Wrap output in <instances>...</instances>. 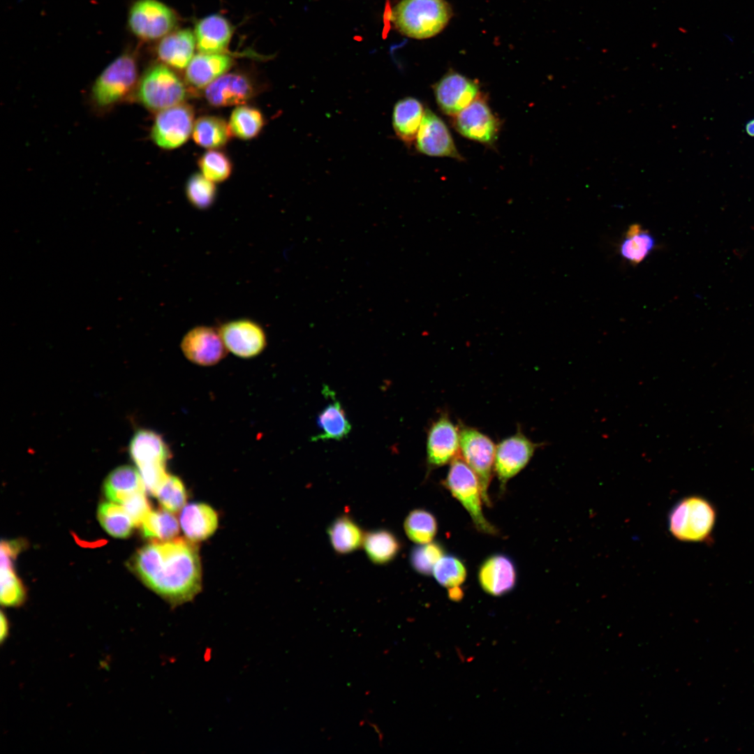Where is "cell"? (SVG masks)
<instances>
[{
    "mask_svg": "<svg viewBox=\"0 0 754 754\" xmlns=\"http://www.w3.org/2000/svg\"><path fill=\"white\" fill-rule=\"evenodd\" d=\"M133 567L147 586L172 607L191 601L201 589V565L195 542L155 541L140 549Z\"/></svg>",
    "mask_w": 754,
    "mask_h": 754,
    "instance_id": "1",
    "label": "cell"
},
{
    "mask_svg": "<svg viewBox=\"0 0 754 754\" xmlns=\"http://www.w3.org/2000/svg\"><path fill=\"white\" fill-rule=\"evenodd\" d=\"M445 0H401L392 9L391 20L402 34L416 39L440 33L452 17Z\"/></svg>",
    "mask_w": 754,
    "mask_h": 754,
    "instance_id": "2",
    "label": "cell"
},
{
    "mask_svg": "<svg viewBox=\"0 0 754 754\" xmlns=\"http://www.w3.org/2000/svg\"><path fill=\"white\" fill-rule=\"evenodd\" d=\"M717 518L714 505L698 495L684 497L671 509L668 528L677 540L688 542H709Z\"/></svg>",
    "mask_w": 754,
    "mask_h": 754,
    "instance_id": "3",
    "label": "cell"
},
{
    "mask_svg": "<svg viewBox=\"0 0 754 754\" xmlns=\"http://www.w3.org/2000/svg\"><path fill=\"white\" fill-rule=\"evenodd\" d=\"M138 77V61L134 53L122 52L96 77L91 89L92 101L99 108H111L136 90Z\"/></svg>",
    "mask_w": 754,
    "mask_h": 754,
    "instance_id": "4",
    "label": "cell"
},
{
    "mask_svg": "<svg viewBox=\"0 0 754 754\" xmlns=\"http://www.w3.org/2000/svg\"><path fill=\"white\" fill-rule=\"evenodd\" d=\"M135 96L146 108L160 112L183 103L186 97V89L170 68L165 64H156L149 68L140 77Z\"/></svg>",
    "mask_w": 754,
    "mask_h": 754,
    "instance_id": "5",
    "label": "cell"
},
{
    "mask_svg": "<svg viewBox=\"0 0 754 754\" xmlns=\"http://www.w3.org/2000/svg\"><path fill=\"white\" fill-rule=\"evenodd\" d=\"M444 483L452 496L466 510L479 531L496 534V529L487 520L482 512L483 499L478 478L459 455L450 462Z\"/></svg>",
    "mask_w": 754,
    "mask_h": 754,
    "instance_id": "6",
    "label": "cell"
},
{
    "mask_svg": "<svg viewBox=\"0 0 754 754\" xmlns=\"http://www.w3.org/2000/svg\"><path fill=\"white\" fill-rule=\"evenodd\" d=\"M459 428V455L477 475L482 490L483 502L489 505L488 488L491 482L496 448L494 441L486 434L462 423Z\"/></svg>",
    "mask_w": 754,
    "mask_h": 754,
    "instance_id": "7",
    "label": "cell"
},
{
    "mask_svg": "<svg viewBox=\"0 0 754 754\" xmlns=\"http://www.w3.org/2000/svg\"><path fill=\"white\" fill-rule=\"evenodd\" d=\"M177 22L173 10L158 0H136L127 17L130 31L143 40L163 38L171 33Z\"/></svg>",
    "mask_w": 754,
    "mask_h": 754,
    "instance_id": "8",
    "label": "cell"
},
{
    "mask_svg": "<svg viewBox=\"0 0 754 754\" xmlns=\"http://www.w3.org/2000/svg\"><path fill=\"white\" fill-rule=\"evenodd\" d=\"M193 110L184 103L161 110L155 118L151 138L161 148L173 149L184 145L193 128Z\"/></svg>",
    "mask_w": 754,
    "mask_h": 754,
    "instance_id": "9",
    "label": "cell"
},
{
    "mask_svg": "<svg viewBox=\"0 0 754 754\" xmlns=\"http://www.w3.org/2000/svg\"><path fill=\"white\" fill-rule=\"evenodd\" d=\"M542 445L532 441L520 429L500 441L496 448L494 470L501 486L519 473Z\"/></svg>",
    "mask_w": 754,
    "mask_h": 754,
    "instance_id": "10",
    "label": "cell"
},
{
    "mask_svg": "<svg viewBox=\"0 0 754 754\" xmlns=\"http://www.w3.org/2000/svg\"><path fill=\"white\" fill-rule=\"evenodd\" d=\"M454 126L464 137L487 145L497 139L500 128L498 119L479 96L454 116Z\"/></svg>",
    "mask_w": 754,
    "mask_h": 754,
    "instance_id": "11",
    "label": "cell"
},
{
    "mask_svg": "<svg viewBox=\"0 0 754 754\" xmlns=\"http://www.w3.org/2000/svg\"><path fill=\"white\" fill-rule=\"evenodd\" d=\"M429 468L450 463L459 452V428L444 413L430 425L426 443Z\"/></svg>",
    "mask_w": 754,
    "mask_h": 754,
    "instance_id": "12",
    "label": "cell"
},
{
    "mask_svg": "<svg viewBox=\"0 0 754 754\" xmlns=\"http://www.w3.org/2000/svg\"><path fill=\"white\" fill-rule=\"evenodd\" d=\"M434 91L441 110L454 117L478 96L479 86L475 80L452 71L434 84Z\"/></svg>",
    "mask_w": 754,
    "mask_h": 754,
    "instance_id": "13",
    "label": "cell"
},
{
    "mask_svg": "<svg viewBox=\"0 0 754 754\" xmlns=\"http://www.w3.org/2000/svg\"><path fill=\"white\" fill-rule=\"evenodd\" d=\"M181 349L189 361L200 366L216 364L227 353L219 330L208 326L189 330L182 340Z\"/></svg>",
    "mask_w": 754,
    "mask_h": 754,
    "instance_id": "14",
    "label": "cell"
},
{
    "mask_svg": "<svg viewBox=\"0 0 754 754\" xmlns=\"http://www.w3.org/2000/svg\"><path fill=\"white\" fill-rule=\"evenodd\" d=\"M219 330L227 350L239 357H256L267 344L262 327L249 319L230 321L221 325Z\"/></svg>",
    "mask_w": 754,
    "mask_h": 754,
    "instance_id": "15",
    "label": "cell"
},
{
    "mask_svg": "<svg viewBox=\"0 0 754 754\" xmlns=\"http://www.w3.org/2000/svg\"><path fill=\"white\" fill-rule=\"evenodd\" d=\"M415 146L418 151L427 156L463 159L445 122L429 109L424 112Z\"/></svg>",
    "mask_w": 754,
    "mask_h": 754,
    "instance_id": "16",
    "label": "cell"
},
{
    "mask_svg": "<svg viewBox=\"0 0 754 754\" xmlns=\"http://www.w3.org/2000/svg\"><path fill=\"white\" fill-rule=\"evenodd\" d=\"M254 94L251 80L237 73H225L205 90L207 102L215 107L240 105L249 100Z\"/></svg>",
    "mask_w": 754,
    "mask_h": 754,
    "instance_id": "17",
    "label": "cell"
},
{
    "mask_svg": "<svg viewBox=\"0 0 754 754\" xmlns=\"http://www.w3.org/2000/svg\"><path fill=\"white\" fill-rule=\"evenodd\" d=\"M478 580L482 589L494 596H502L515 586L516 570L512 561L503 554L487 558L481 565Z\"/></svg>",
    "mask_w": 754,
    "mask_h": 754,
    "instance_id": "18",
    "label": "cell"
},
{
    "mask_svg": "<svg viewBox=\"0 0 754 754\" xmlns=\"http://www.w3.org/2000/svg\"><path fill=\"white\" fill-rule=\"evenodd\" d=\"M194 34L200 52L223 53L232 38V28L226 18L212 14L197 22Z\"/></svg>",
    "mask_w": 754,
    "mask_h": 754,
    "instance_id": "19",
    "label": "cell"
},
{
    "mask_svg": "<svg viewBox=\"0 0 754 754\" xmlns=\"http://www.w3.org/2000/svg\"><path fill=\"white\" fill-rule=\"evenodd\" d=\"M232 58L224 53H202L193 56L186 70V80L201 89L225 74L232 66Z\"/></svg>",
    "mask_w": 754,
    "mask_h": 754,
    "instance_id": "20",
    "label": "cell"
},
{
    "mask_svg": "<svg viewBox=\"0 0 754 754\" xmlns=\"http://www.w3.org/2000/svg\"><path fill=\"white\" fill-rule=\"evenodd\" d=\"M131 457L138 468L154 464L166 465L171 454L162 436L148 429H140L129 444Z\"/></svg>",
    "mask_w": 754,
    "mask_h": 754,
    "instance_id": "21",
    "label": "cell"
},
{
    "mask_svg": "<svg viewBox=\"0 0 754 754\" xmlns=\"http://www.w3.org/2000/svg\"><path fill=\"white\" fill-rule=\"evenodd\" d=\"M196 40L189 29L171 32L161 38L156 53L165 65L182 69L186 68L193 57Z\"/></svg>",
    "mask_w": 754,
    "mask_h": 754,
    "instance_id": "22",
    "label": "cell"
},
{
    "mask_svg": "<svg viewBox=\"0 0 754 754\" xmlns=\"http://www.w3.org/2000/svg\"><path fill=\"white\" fill-rule=\"evenodd\" d=\"M179 521L184 535L193 542L208 538L218 526L217 513L205 503H191L184 507Z\"/></svg>",
    "mask_w": 754,
    "mask_h": 754,
    "instance_id": "23",
    "label": "cell"
},
{
    "mask_svg": "<svg viewBox=\"0 0 754 754\" xmlns=\"http://www.w3.org/2000/svg\"><path fill=\"white\" fill-rule=\"evenodd\" d=\"M425 110L422 103L413 97H405L395 104L392 126L396 135L410 145L416 138Z\"/></svg>",
    "mask_w": 754,
    "mask_h": 754,
    "instance_id": "24",
    "label": "cell"
},
{
    "mask_svg": "<svg viewBox=\"0 0 754 754\" xmlns=\"http://www.w3.org/2000/svg\"><path fill=\"white\" fill-rule=\"evenodd\" d=\"M103 487L106 497L119 504L137 492L146 491L138 469L127 465L113 470L106 478Z\"/></svg>",
    "mask_w": 754,
    "mask_h": 754,
    "instance_id": "25",
    "label": "cell"
},
{
    "mask_svg": "<svg viewBox=\"0 0 754 754\" xmlns=\"http://www.w3.org/2000/svg\"><path fill=\"white\" fill-rule=\"evenodd\" d=\"M330 544L339 554H346L357 550L362 545L364 534L362 528L348 515L337 517L328 526Z\"/></svg>",
    "mask_w": 754,
    "mask_h": 754,
    "instance_id": "26",
    "label": "cell"
},
{
    "mask_svg": "<svg viewBox=\"0 0 754 754\" xmlns=\"http://www.w3.org/2000/svg\"><path fill=\"white\" fill-rule=\"evenodd\" d=\"M317 425L320 432L311 437L312 441L336 440L346 438L351 430V424L339 401L328 404L318 415Z\"/></svg>",
    "mask_w": 754,
    "mask_h": 754,
    "instance_id": "27",
    "label": "cell"
},
{
    "mask_svg": "<svg viewBox=\"0 0 754 754\" xmlns=\"http://www.w3.org/2000/svg\"><path fill=\"white\" fill-rule=\"evenodd\" d=\"M362 546L369 560L377 565L391 562L397 557L401 548L397 536L385 528L366 533Z\"/></svg>",
    "mask_w": 754,
    "mask_h": 754,
    "instance_id": "28",
    "label": "cell"
},
{
    "mask_svg": "<svg viewBox=\"0 0 754 754\" xmlns=\"http://www.w3.org/2000/svg\"><path fill=\"white\" fill-rule=\"evenodd\" d=\"M232 133L229 124L223 119L214 116L200 117L194 124L192 136L199 146L216 149L225 145Z\"/></svg>",
    "mask_w": 754,
    "mask_h": 754,
    "instance_id": "29",
    "label": "cell"
},
{
    "mask_svg": "<svg viewBox=\"0 0 754 754\" xmlns=\"http://www.w3.org/2000/svg\"><path fill=\"white\" fill-rule=\"evenodd\" d=\"M656 246L653 236L639 224L631 225L620 244V254L633 264L642 263Z\"/></svg>",
    "mask_w": 754,
    "mask_h": 754,
    "instance_id": "30",
    "label": "cell"
},
{
    "mask_svg": "<svg viewBox=\"0 0 754 754\" xmlns=\"http://www.w3.org/2000/svg\"><path fill=\"white\" fill-rule=\"evenodd\" d=\"M140 526L143 535L156 541L172 540L179 531V523L175 517L172 512L163 508L151 510Z\"/></svg>",
    "mask_w": 754,
    "mask_h": 754,
    "instance_id": "31",
    "label": "cell"
},
{
    "mask_svg": "<svg viewBox=\"0 0 754 754\" xmlns=\"http://www.w3.org/2000/svg\"><path fill=\"white\" fill-rule=\"evenodd\" d=\"M98 519L103 528L112 536L128 537L135 526L122 505L114 502L101 503L98 509Z\"/></svg>",
    "mask_w": 754,
    "mask_h": 754,
    "instance_id": "32",
    "label": "cell"
},
{
    "mask_svg": "<svg viewBox=\"0 0 754 754\" xmlns=\"http://www.w3.org/2000/svg\"><path fill=\"white\" fill-rule=\"evenodd\" d=\"M264 123L263 116L257 108L238 105L232 111L228 124L232 135L242 140H250L260 133Z\"/></svg>",
    "mask_w": 754,
    "mask_h": 754,
    "instance_id": "33",
    "label": "cell"
},
{
    "mask_svg": "<svg viewBox=\"0 0 754 754\" xmlns=\"http://www.w3.org/2000/svg\"><path fill=\"white\" fill-rule=\"evenodd\" d=\"M407 537L418 545L426 544L432 540L437 532L435 517L424 509H415L408 513L404 522Z\"/></svg>",
    "mask_w": 754,
    "mask_h": 754,
    "instance_id": "34",
    "label": "cell"
},
{
    "mask_svg": "<svg viewBox=\"0 0 754 754\" xmlns=\"http://www.w3.org/2000/svg\"><path fill=\"white\" fill-rule=\"evenodd\" d=\"M432 574L441 586L448 588L450 591L459 588L464 583L466 577V569L458 558L443 555L435 565Z\"/></svg>",
    "mask_w": 754,
    "mask_h": 754,
    "instance_id": "35",
    "label": "cell"
},
{
    "mask_svg": "<svg viewBox=\"0 0 754 754\" xmlns=\"http://www.w3.org/2000/svg\"><path fill=\"white\" fill-rule=\"evenodd\" d=\"M198 165L202 174L213 182L225 181L232 170L229 157L224 152L214 149L205 152L198 160Z\"/></svg>",
    "mask_w": 754,
    "mask_h": 754,
    "instance_id": "36",
    "label": "cell"
},
{
    "mask_svg": "<svg viewBox=\"0 0 754 754\" xmlns=\"http://www.w3.org/2000/svg\"><path fill=\"white\" fill-rule=\"evenodd\" d=\"M186 194L189 202L195 207L203 209L214 202L216 188L214 182L207 179L202 174H193L187 181Z\"/></svg>",
    "mask_w": 754,
    "mask_h": 754,
    "instance_id": "37",
    "label": "cell"
},
{
    "mask_svg": "<svg viewBox=\"0 0 754 754\" xmlns=\"http://www.w3.org/2000/svg\"><path fill=\"white\" fill-rule=\"evenodd\" d=\"M162 508L172 512L183 508L187 499V492L182 481L177 476L168 475L156 491Z\"/></svg>",
    "mask_w": 754,
    "mask_h": 754,
    "instance_id": "38",
    "label": "cell"
},
{
    "mask_svg": "<svg viewBox=\"0 0 754 754\" xmlns=\"http://www.w3.org/2000/svg\"><path fill=\"white\" fill-rule=\"evenodd\" d=\"M443 549L438 542H430L419 545L413 549L410 554V562L413 568L418 573L429 575L444 555Z\"/></svg>",
    "mask_w": 754,
    "mask_h": 754,
    "instance_id": "39",
    "label": "cell"
},
{
    "mask_svg": "<svg viewBox=\"0 0 754 754\" xmlns=\"http://www.w3.org/2000/svg\"><path fill=\"white\" fill-rule=\"evenodd\" d=\"M25 591L15 575L13 566L1 567V603L6 607H18L25 600Z\"/></svg>",
    "mask_w": 754,
    "mask_h": 754,
    "instance_id": "40",
    "label": "cell"
},
{
    "mask_svg": "<svg viewBox=\"0 0 754 754\" xmlns=\"http://www.w3.org/2000/svg\"><path fill=\"white\" fill-rule=\"evenodd\" d=\"M145 491L135 493L121 504L131 517L135 526H140L146 515L151 511Z\"/></svg>",
    "mask_w": 754,
    "mask_h": 754,
    "instance_id": "41",
    "label": "cell"
},
{
    "mask_svg": "<svg viewBox=\"0 0 754 754\" xmlns=\"http://www.w3.org/2000/svg\"><path fill=\"white\" fill-rule=\"evenodd\" d=\"M22 544L17 541H2L1 544V567L13 566V561L20 552Z\"/></svg>",
    "mask_w": 754,
    "mask_h": 754,
    "instance_id": "42",
    "label": "cell"
},
{
    "mask_svg": "<svg viewBox=\"0 0 754 754\" xmlns=\"http://www.w3.org/2000/svg\"><path fill=\"white\" fill-rule=\"evenodd\" d=\"M1 628H0V642L3 644L8 637L10 631V624L8 619L5 614L1 612Z\"/></svg>",
    "mask_w": 754,
    "mask_h": 754,
    "instance_id": "43",
    "label": "cell"
},
{
    "mask_svg": "<svg viewBox=\"0 0 754 754\" xmlns=\"http://www.w3.org/2000/svg\"><path fill=\"white\" fill-rule=\"evenodd\" d=\"M746 131L748 135L754 136V119H752L747 123Z\"/></svg>",
    "mask_w": 754,
    "mask_h": 754,
    "instance_id": "44",
    "label": "cell"
}]
</instances>
